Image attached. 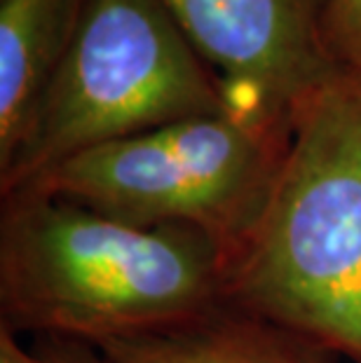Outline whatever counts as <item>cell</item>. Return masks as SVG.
<instances>
[{"label": "cell", "mask_w": 361, "mask_h": 363, "mask_svg": "<svg viewBox=\"0 0 361 363\" xmlns=\"http://www.w3.org/2000/svg\"><path fill=\"white\" fill-rule=\"evenodd\" d=\"M230 249L24 190L0 195V326L96 347L226 303Z\"/></svg>", "instance_id": "6da1fadb"}, {"label": "cell", "mask_w": 361, "mask_h": 363, "mask_svg": "<svg viewBox=\"0 0 361 363\" xmlns=\"http://www.w3.org/2000/svg\"><path fill=\"white\" fill-rule=\"evenodd\" d=\"M226 300L361 363V73L338 68L296 108Z\"/></svg>", "instance_id": "7a4b0ae2"}, {"label": "cell", "mask_w": 361, "mask_h": 363, "mask_svg": "<svg viewBox=\"0 0 361 363\" xmlns=\"http://www.w3.org/2000/svg\"><path fill=\"white\" fill-rule=\"evenodd\" d=\"M230 111L162 0H87L71 45L5 167L10 195L96 145Z\"/></svg>", "instance_id": "3957f363"}, {"label": "cell", "mask_w": 361, "mask_h": 363, "mask_svg": "<svg viewBox=\"0 0 361 363\" xmlns=\"http://www.w3.org/2000/svg\"><path fill=\"white\" fill-rule=\"evenodd\" d=\"M289 141L291 127L202 115L84 150L17 192L143 228L197 230L233 249L263 211Z\"/></svg>", "instance_id": "277c9868"}, {"label": "cell", "mask_w": 361, "mask_h": 363, "mask_svg": "<svg viewBox=\"0 0 361 363\" xmlns=\"http://www.w3.org/2000/svg\"><path fill=\"white\" fill-rule=\"evenodd\" d=\"M211 68L233 113L291 127L338 71L321 35L326 0H162Z\"/></svg>", "instance_id": "5b68a950"}, {"label": "cell", "mask_w": 361, "mask_h": 363, "mask_svg": "<svg viewBox=\"0 0 361 363\" xmlns=\"http://www.w3.org/2000/svg\"><path fill=\"white\" fill-rule=\"evenodd\" d=\"M104 363H335L338 354L270 319L218 303L172 326L99 342Z\"/></svg>", "instance_id": "8992f818"}, {"label": "cell", "mask_w": 361, "mask_h": 363, "mask_svg": "<svg viewBox=\"0 0 361 363\" xmlns=\"http://www.w3.org/2000/svg\"><path fill=\"white\" fill-rule=\"evenodd\" d=\"M87 0H0V167L14 155Z\"/></svg>", "instance_id": "52a82bcc"}, {"label": "cell", "mask_w": 361, "mask_h": 363, "mask_svg": "<svg viewBox=\"0 0 361 363\" xmlns=\"http://www.w3.org/2000/svg\"><path fill=\"white\" fill-rule=\"evenodd\" d=\"M321 35L338 68L361 73V0H326Z\"/></svg>", "instance_id": "ba28073f"}, {"label": "cell", "mask_w": 361, "mask_h": 363, "mask_svg": "<svg viewBox=\"0 0 361 363\" xmlns=\"http://www.w3.org/2000/svg\"><path fill=\"white\" fill-rule=\"evenodd\" d=\"M33 352L43 363H104L94 347L61 337H38Z\"/></svg>", "instance_id": "9c48e42d"}, {"label": "cell", "mask_w": 361, "mask_h": 363, "mask_svg": "<svg viewBox=\"0 0 361 363\" xmlns=\"http://www.w3.org/2000/svg\"><path fill=\"white\" fill-rule=\"evenodd\" d=\"M0 363H43L35 352H28L19 345L17 333L0 326Z\"/></svg>", "instance_id": "30bf717a"}]
</instances>
